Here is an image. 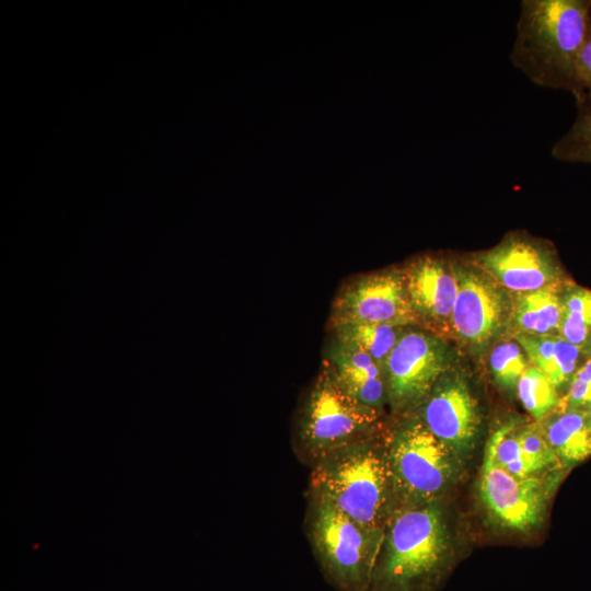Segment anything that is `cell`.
I'll use <instances>...</instances> for the list:
<instances>
[{
  "label": "cell",
  "mask_w": 591,
  "mask_h": 591,
  "mask_svg": "<svg viewBox=\"0 0 591 591\" xmlns=\"http://www.w3.org/2000/svg\"><path fill=\"white\" fill-rule=\"evenodd\" d=\"M591 24V0H524L510 53L538 86L577 93V59Z\"/></svg>",
  "instance_id": "obj_1"
},
{
  "label": "cell",
  "mask_w": 591,
  "mask_h": 591,
  "mask_svg": "<svg viewBox=\"0 0 591 591\" xmlns=\"http://www.w3.org/2000/svg\"><path fill=\"white\" fill-rule=\"evenodd\" d=\"M368 591H433L450 566V544L433 503L399 510L390 521Z\"/></svg>",
  "instance_id": "obj_2"
},
{
  "label": "cell",
  "mask_w": 591,
  "mask_h": 591,
  "mask_svg": "<svg viewBox=\"0 0 591 591\" xmlns=\"http://www.w3.org/2000/svg\"><path fill=\"white\" fill-rule=\"evenodd\" d=\"M311 488L314 497L328 501L357 523L383 530L393 487L387 455L373 440L314 463Z\"/></svg>",
  "instance_id": "obj_3"
},
{
  "label": "cell",
  "mask_w": 591,
  "mask_h": 591,
  "mask_svg": "<svg viewBox=\"0 0 591 591\" xmlns=\"http://www.w3.org/2000/svg\"><path fill=\"white\" fill-rule=\"evenodd\" d=\"M380 412L350 396L323 360L298 425L299 444L314 463L372 440Z\"/></svg>",
  "instance_id": "obj_4"
},
{
  "label": "cell",
  "mask_w": 591,
  "mask_h": 591,
  "mask_svg": "<svg viewBox=\"0 0 591 591\" xmlns=\"http://www.w3.org/2000/svg\"><path fill=\"white\" fill-rule=\"evenodd\" d=\"M310 535L323 572L338 591L369 590L383 530L366 528L328 501L314 497Z\"/></svg>",
  "instance_id": "obj_5"
},
{
  "label": "cell",
  "mask_w": 591,
  "mask_h": 591,
  "mask_svg": "<svg viewBox=\"0 0 591 591\" xmlns=\"http://www.w3.org/2000/svg\"><path fill=\"white\" fill-rule=\"evenodd\" d=\"M453 453L420 419L405 424L387 453L393 490L412 507L431 502L453 479Z\"/></svg>",
  "instance_id": "obj_6"
},
{
  "label": "cell",
  "mask_w": 591,
  "mask_h": 591,
  "mask_svg": "<svg viewBox=\"0 0 591 591\" xmlns=\"http://www.w3.org/2000/svg\"><path fill=\"white\" fill-rule=\"evenodd\" d=\"M350 323L416 326L402 268L356 275L340 286L332 302L328 327Z\"/></svg>",
  "instance_id": "obj_7"
},
{
  "label": "cell",
  "mask_w": 591,
  "mask_h": 591,
  "mask_svg": "<svg viewBox=\"0 0 591 591\" xmlns=\"http://www.w3.org/2000/svg\"><path fill=\"white\" fill-rule=\"evenodd\" d=\"M447 367L439 337L408 326L384 364L387 399L402 410L426 399Z\"/></svg>",
  "instance_id": "obj_8"
},
{
  "label": "cell",
  "mask_w": 591,
  "mask_h": 591,
  "mask_svg": "<svg viewBox=\"0 0 591 591\" xmlns=\"http://www.w3.org/2000/svg\"><path fill=\"white\" fill-rule=\"evenodd\" d=\"M455 267L457 294L452 333L465 345L480 349L502 328L512 306L503 288L484 270Z\"/></svg>",
  "instance_id": "obj_9"
},
{
  "label": "cell",
  "mask_w": 591,
  "mask_h": 591,
  "mask_svg": "<svg viewBox=\"0 0 591 591\" xmlns=\"http://www.w3.org/2000/svg\"><path fill=\"white\" fill-rule=\"evenodd\" d=\"M475 260L498 285L517 293L560 285L561 273L553 251L524 233L508 234Z\"/></svg>",
  "instance_id": "obj_10"
},
{
  "label": "cell",
  "mask_w": 591,
  "mask_h": 591,
  "mask_svg": "<svg viewBox=\"0 0 591 591\" xmlns=\"http://www.w3.org/2000/svg\"><path fill=\"white\" fill-rule=\"evenodd\" d=\"M402 271L416 326L439 338L451 336L457 294L454 265L425 254L407 262Z\"/></svg>",
  "instance_id": "obj_11"
},
{
  "label": "cell",
  "mask_w": 591,
  "mask_h": 591,
  "mask_svg": "<svg viewBox=\"0 0 591 591\" xmlns=\"http://www.w3.org/2000/svg\"><path fill=\"white\" fill-rule=\"evenodd\" d=\"M479 491L488 513L505 528L528 531L542 520L546 498L542 483L533 476L519 478L507 472L495 462L487 445Z\"/></svg>",
  "instance_id": "obj_12"
},
{
  "label": "cell",
  "mask_w": 591,
  "mask_h": 591,
  "mask_svg": "<svg viewBox=\"0 0 591 591\" xmlns=\"http://www.w3.org/2000/svg\"><path fill=\"white\" fill-rule=\"evenodd\" d=\"M420 420L454 453L473 445L480 422L466 383L460 376L444 374L427 396Z\"/></svg>",
  "instance_id": "obj_13"
},
{
  "label": "cell",
  "mask_w": 591,
  "mask_h": 591,
  "mask_svg": "<svg viewBox=\"0 0 591 591\" xmlns=\"http://www.w3.org/2000/svg\"><path fill=\"white\" fill-rule=\"evenodd\" d=\"M323 360L350 396L380 412L387 399L385 373L381 364L360 349L333 337Z\"/></svg>",
  "instance_id": "obj_14"
},
{
  "label": "cell",
  "mask_w": 591,
  "mask_h": 591,
  "mask_svg": "<svg viewBox=\"0 0 591 591\" xmlns=\"http://www.w3.org/2000/svg\"><path fill=\"white\" fill-rule=\"evenodd\" d=\"M556 457L577 463L591 455V413L581 408L561 409L543 427Z\"/></svg>",
  "instance_id": "obj_15"
},
{
  "label": "cell",
  "mask_w": 591,
  "mask_h": 591,
  "mask_svg": "<svg viewBox=\"0 0 591 591\" xmlns=\"http://www.w3.org/2000/svg\"><path fill=\"white\" fill-rule=\"evenodd\" d=\"M559 286L526 293H518L512 306V318L518 333L559 335L563 305Z\"/></svg>",
  "instance_id": "obj_16"
},
{
  "label": "cell",
  "mask_w": 591,
  "mask_h": 591,
  "mask_svg": "<svg viewBox=\"0 0 591 591\" xmlns=\"http://www.w3.org/2000/svg\"><path fill=\"white\" fill-rule=\"evenodd\" d=\"M405 328L379 323H350L329 331L333 338L360 349L384 368Z\"/></svg>",
  "instance_id": "obj_17"
},
{
  "label": "cell",
  "mask_w": 591,
  "mask_h": 591,
  "mask_svg": "<svg viewBox=\"0 0 591 591\" xmlns=\"http://www.w3.org/2000/svg\"><path fill=\"white\" fill-rule=\"evenodd\" d=\"M576 105L571 127L555 142L551 153L561 162L591 164V99H577Z\"/></svg>",
  "instance_id": "obj_18"
},
{
  "label": "cell",
  "mask_w": 591,
  "mask_h": 591,
  "mask_svg": "<svg viewBox=\"0 0 591 591\" xmlns=\"http://www.w3.org/2000/svg\"><path fill=\"white\" fill-rule=\"evenodd\" d=\"M561 305L559 335L582 349L591 332V290L568 286L561 296Z\"/></svg>",
  "instance_id": "obj_19"
},
{
  "label": "cell",
  "mask_w": 591,
  "mask_h": 591,
  "mask_svg": "<svg viewBox=\"0 0 591 591\" xmlns=\"http://www.w3.org/2000/svg\"><path fill=\"white\" fill-rule=\"evenodd\" d=\"M517 391L523 407L536 420L544 419L559 402L556 386L534 366L524 371Z\"/></svg>",
  "instance_id": "obj_20"
},
{
  "label": "cell",
  "mask_w": 591,
  "mask_h": 591,
  "mask_svg": "<svg viewBox=\"0 0 591 591\" xmlns=\"http://www.w3.org/2000/svg\"><path fill=\"white\" fill-rule=\"evenodd\" d=\"M529 359L515 340H503L495 345L489 355V367L499 385L512 390L529 368Z\"/></svg>",
  "instance_id": "obj_21"
},
{
  "label": "cell",
  "mask_w": 591,
  "mask_h": 591,
  "mask_svg": "<svg viewBox=\"0 0 591 591\" xmlns=\"http://www.w3.org/2000/svg\"><path fill=\"white\" fill-rule=\"evenodd\" d=\"M513 429V422L506 424L490 437L487 447L491 449L499 466L515 477H530L534 471L525 459Z\"/></svg>",
  "instance_id": "obj_22"
},
{
  "label": "cell",
  "mask_w": 591,
  "mask_h": 591,
  "mask_svg": "<svg viewBox=\"0 0 591 591\" xmlns=\"http://www.w3.org/2000/svg\"><path fill=\"white\" fill-rule=\"evenodd\" d=\"M557 335L515 334V340L524 350L529 361L553 380L555 373V350Z\"/></svg>",
  "instance_id": "obj_23"
},
{
  "label": "cell",
  "mask_w": 591,
  "mask_h": 591,
  "mask_svg": "<svg viewBox=\"0 0 591 591\" xmlns=\"http://www.w3.org/2000/svg\"><path fill=\"white\" fill-rule=\"evenodd\" d=\"M520 448L534 473L549 465L556 455L549 447L543 427L533 424L515 433Z\"/></svg>",
  "instance_id": "obj_24"
},
{
  "label": "cell",
  "mask_w": 591,
  "mask_h": 591,
  "mask_svg": "<svg viewBox=\"0 0 591 591\" xmlns=\"http://www.w3.org/2000/svg\"><path fill=\"white\" fill-rule=\"evenodd\" d=\"M561 404L563 409L591 406V358L571 376L568 393Z\"/></svg>",
  "instance_id": "obj_25"
},
{
  "label": "cell",
  "mask_w": 591,
  "mask_h": 591,
  "mask_svg": "<svg viewBox=\"0 0 591 591\" xmlns=\"http://www.w3.org/2000/svg\"><path fill=\"white\" fill-rule=\"evenodd\" d=\"M591 99V24L577 59V93L575 100Z\"/></svg>",
  "instance_id": "obj_26"
},
{
  "label": "cell",
  "mask_w": 591,
  "mask_h": 591,
  "mask_svg": "<svg viewBox=\"0 0 591 591\" xmlns=\"http://www.w3.org/2000/svg\"><path fill=\"white\" fill-rule=\"evenodd\" d=\"M581 351L583 354H587L588 356H591V344H587L582 347Z\"/></svg>",
  "instance_id": "obj_27"
},
{
  "label": "cell",
  "mask_w": 591,
  "mask_h": 591,
  "mask_svg": "<svg viewBox=\"0 0 591 591\" xmlns=\"http://www.w3.org/2000/svg\"><path fill=\"white\" fill-rule=\"evenodd\" d=\"M587 344H591V332H590V334H589V336H588V339H587V341H586L584 345H587Z\"/></svg>",
  "instance_id": "obj_28"
},
{
  "label": "cell",
  "mask_w": 591,
  "mask_h": 591,
  "mask_svg": "<svg viewBox=\"0 0 591 591\" xmlns=\"http://www.w3.org/2000/svg\"><path fill=\"white\" fill-rule=\"evenodd\" d=\"M590 413H591V409H590Z\"/></svg>",
  "instance_id": "obj_29"
}]
</instances>
